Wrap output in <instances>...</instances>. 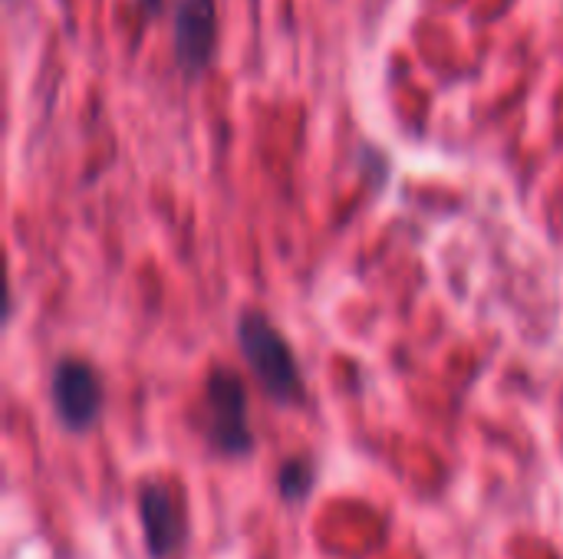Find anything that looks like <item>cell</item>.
<instances>
[{"label":"cell","instance_id":"cell-2","mask_svg":"<svg viewBox=\"0 0 563 559\" xmlns=\"http://www.w3.org/2000/svg\"><path fill=\"white\" fill-rule=\"evenodd\" d=\"M205 409H208V445L221 458H247L254 451V432L247 415V389L234 369L214 366L208 372Z\"/></svg>","mask_w":563,"mask_h":559},{"label":"cell","instance_id":"cell-4","mask_svg":"<svg viewBox=\"0 0 563 559\" xmlns=\"http://www.w3.org/2000/svg\"><path fill=\"white\" fill-rule=\"evenodd\" d=\"M135 501H139V521H142L148 557L172 559L188 537V517L175 484L165 478H148L139 484Z\"/></svg>","mask_w":563,"mask_h":559},{"label":"cell","instance_id":"cell-1","mask_svg":"<svg viewBox=\"0 0 563 559\" xmlns=\"http://www.w3.org/2000/svg\"><path fill=\"white\" fill-rule=\"evenodd\" d=\"M234 336H238V349H241L247 369L254 372L257 385L264 389V395L274 405L287 409V405L307 402V382H303L300 362L294 356V346L264 313L244 310L238 316Z\"/></svg>","mask_w":563,"mask_h":559},{"label":"cell","instance_id":"cell-3","mask_svg":"<svg viewBox=\"0 0 563 559\" xmlns=\"http://www.w3.org/2000/svg\"><path fill=\"white\" fill-rule=\"evenodd\" d=\"M49 405L63 432L86 435L89 428H96L106 405L99 372L79 356H63L49 372Z\"/></svg>","mask_w":563,"mask_h":559},{"label":"cell","instance_id":"cell-7","mask_svg":"<svg viewBox=\"0 0 563 559\" xmlns=\"http://www.w3.org/2000/svg\"><path fill=\"white\" fill-rule=\"evenodd\" d=\"M135 3H142V7H145L148 13H152L155 7H162V0H135Z\"/></svg>","mask_w":563,"mask_h":559},{"label":"cell","instance_id":"cell-6","mask_svg":"<svg viewBox=\"0 0 563 559\" xmlns=\"http://www.w3.org/2000/svg\"><path fill=\"white\" fill-rule=\"evenodd\" d=\"M317 484V465L310 458H290L277 471V491L287 504H303Z\"/></svg>","mask_w":563,"mask_h":559},{"label":"cell","instance_id":"cell-5","mask_svg":"<svg viewBox=\"0 0 563 559\" xmlns=\"http://www.w3.org/2000/svg\"><path fill=\"white\" fill-rule=\"evenodd\" d=\"M172 49L188 79H198L211 66L218 49V0H175Z\"/></svg>","mask_w":563,"mask_h":559}]
</instances>
